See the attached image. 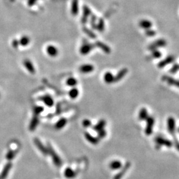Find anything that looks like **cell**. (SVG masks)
Masks as SVG:
<instances>
[{
	"mask_svg": "<svg viewBox=\"0 0 179 179\" xmlns=\"http://www.w3.org/2000/svg\"><path fill=\"white\" fill-rule=\"evenodd\" d=\"M47 149H48L49 154L51 156L54 165L57 167H60L62 166V160H61L59 156L56 153V151L54 150V149L53 148V147L51 146V145L49 143L48 145H47Z\"/></svg>",
	"mask_w": 179,
	"mask_h": 179,
	"instance_id": "obj_1",
	"label": "cell"
},
{
	"mask_svg": "<svg viewBox=\"0 0 179 179\" xmlns=\"http://www.w3.org/2000/svg\"><path fill=\"white\" fill-rule=\"evenodd\" d=\"M146 121V128L145 130V133L146 135H151L153 133V127L155 125V118L153 116H149L147 117Z\"/></svg>",
	"mask_w": 179,
	"mask_h": 179,
	"instance_id": "obj_2",
	"label": "cell"
},
{
	"mask_svg": "<svg viewBox=\"0 0 179 179\" xmlns=\"http://www.w3.org/2000/svg\"><path fill=\"white\" fill-rule=\"evenodd\" d=\"M155 142L157 145H158L160 147L161 146H165L167 147H171L173 146V143H172L170 140L165 139L164 137H156L155 138Z\"/></svg>",
	"mask_w": 179,
	"mask_h": 179,
	"instance_id": "obj_3",
	"label": "cell"
},
{
	"mask_svg": "<svg viewBox=\"0 0 179 179\" xmlns=\"http://www.w3.org/2000/svg\"><path fill=\"white\" fill-rule=\"evenodd\" d=\"M33 141L36 147H37L38 150H39L40 152L43 153V155L45 156H47L49 155V151H48V149H47V147H45L44 145L43 144V143L40 141L38 138L35 137V139H33Z\"/></svg>",
	"mask_w": 179,
	"mask_h": 179,
	"instance_id": "obj_4",
	"label": "cell"
},
{
	"mask_svg": "<svg viewBox=\"0 0 179 179\" xmlns=\"http://www.w3.org/2000/svg\"><path fill=\"white\" fill-rule=\"evenodd\" d=\"M167 129L171 135H174L176 130V121L173 117H169L167 119Z\"/></svg>",
	"mask_w": 179,
	"mask_h": 179,
	"instance_id": "obj_5",
	"label": "cell"
},
{
	"mask_svg": "<svg viewBox=\"0 0 179 179\" xmlns=\"http://www.w3.org/2000/svg\"><path fill=\"white\" fill-rule=\"evenodd\" d=\"M130 167H131V163L127 162L125 165H124L123 167H121V171L115 174L114 177V179H121L123 178V176L125 175V174L127 173V171H128V169L130 168Z\"/></svg>",
	"mask_w": 179,
	"mask_h": 179,
	"instance_id": "obj_6",
	"label": "cell"
},
{
	"mask_svg": "<svg viewBox=\"0 0 179 179\" xmlns=\"http://www.w3.org/2000/svg\"><path fill=\"white\" fill-rule=\"evenodd\" d=\"M167 43L164 39H159L158 40H156L155 42H154L153 44L150 45L148 47V49L149 51H155L157 48H160V47H163L166 46Z\"/></svg>",
	"mask_w": 179,
	"mask_h": 179,
	"instance_id": "obj_7",
	"label": "cell"
},
{
	"mask_svg": "<svg viewBox=\"0 0 179 179\" xmlns=\"http://www.w3.org/2000/svg\"><path fill=\"white\" fill-rule=\"evenodd\" d=\"M162 80L167 82L170 86H176L179 88V80H176L173 77L169 76H163Z\"/></svg>",
	"mask_w": 179,
	"mask_h": 179,
	"instance_id": "obj_8",
	"label": "cell"
},
{
	"mask_svg": "<svg viewBox=\"0 0 179 179\" xmlns=\"http://www.w3.org/2000/svg\"><path fill=\"white\" fill-rule=\"evenodd\" d=\"M175 60V58L173 56H169L165 58L164 60H163L161 61H160L158 64V68H163L165 67H166L167 65H168L171 63L173 62Z\"/></svg>",
	"mask_w": 179,
	"mask_h": 179,
	"instance_id": "obj_9",
	"label": "cell"
},
{
	"mask_svg": "<svg viewBox=\"0 0 179 179\" xmlns=\"http://www.w3.org/2000/svg\"><path fill=\"white\" fill-rule=\"evenodd\" d=\"M11 167H12V164H11V163L9 162L7 163L5 166H4L3 171H1V175H0V178L5 179L7 178V176H8L9 173H10V170L11 169Z\"/></svg>",
	"mask_w": 179,
	"mask_h": 179,
	"instance_id": "obj_10",
	"label": "cell"
},
{
	"mask_svg": "<svg viewBox=\"0 0 179 179\" xmlns=\"http://www.w3.org/2000/svg\"><path fill=\"white\" fill-rule=\"evenodd\" d=\"M45 105L48 106V107H52L54 104V100L53 98L49 95H45L39 98Z\"/></svg>",
	"mask_w": 179,
	"mask_h": 179,
	"instance_id": "obj_11",
	"label": "cell"
},
{
	"mask_svg": "<svg viewBox=\"0 0 179 179\" xmlns=\"http://www.w3.org/2000/svg\"><path fill=\"white\" fill-rule=\"evenodd\" d=\"M84 136H85L86 139L87 141L89 143H90L91 144L94 145L98 144V143L99 141V138L94 137V136H92L91 134H90V133H88V132L84 133Z\"/></svg>",
	"mask_w": 179,
	"mask_h": 179,
	"instance_id": "obj_12",
	"label": "cell"
},
{
	"mask_svg": "<svg viewBox=\"0 0 179 179\" xmlns=\"http://www.w3.org/2000/svg\"><path fill=\"white\" fill-rule=\"evenodd\" d=\"M128 70L126 68H124V69H122L121 70L117 72V74H116V76H115V80L114 82H119L121 80L122 78H123L124 77L126 76V74H128Z\"/></svg>",
	"mask_w": 179,
	"mask_h": 179,
	"instance_id": "obj_13",
	"label": "cell"
},
{
	"mask_svg": "<svg viewBox=\"0 0 179 179\" xmlns=\"http://www.w3.org/2000/svg\"><path fill=\"white\" fill-rule=\"evenodd\" d=\"M104 80L106 84H110L114 82L115 76H114V74H113L112 72H106L105 74H104Z\"/></svg>",
	"mask_w": 179,
	"mask_h": 179,
	"instance_id": "obj_14",
	"label": "cell"
},
{
	"mask_svg": "<svg viewBox=\"0 0 179 179\" xmlns=\"http://www.w3.org/2000/svg\"><path fill=\"white\" fill-rule=\"evenodd\" d=\"M139 25L140 27H141V28L145 29V30H147V29H149L151 28L153 24H152V23H151L150 21H149V20L142 19L139 21Z\"/></svg>",
	"mask_w": 179,
	"mask_h": 179,
	"instance_id": "obj_15",
	"label": "cell"
},
{
	"mask_svg": "<svg viewBox=\"0 0 179 179\" xmlns=\"http://www.w3.org/2000/svg\"><path fill=\"white\" fill-rule=\"evenodd\" d=\"M149 117L148 111H147L145 108H143L139 110V115H138V117L140 121H145Z\"/></svg>",
	"mask_w": 179,
	"mask_h": 179,
	"instance_id": "obj_16",
	"label": "cell"
},
{
	"mask_svg": "<svg viewBox=\"0 0 179 179\" xmlns=\"http://www.w3.org/2000/svg\"><path fill=\"white\" fill-rule=\"evenodd\" d=\"M38 122H39V119H38V116H37V115H34L33 119H31L30 125H29V130L31 131H35L38 126Z\"/></svg>",
	"mask_w": 179,
	"mask_h": 179,
	"instance_id": "obj_17",
	"label": "cell"
},
{
	"mask_svg": "<svg viewBox=\"0 0 179 179\" xmlns=\"http://www.w3.org/2000/svg\"><path fill=\"white\" fill-rule=\"evenodd\" d=\"M64 174L65 177L69 179L74 178L76 176V172L74 171L73 169L70 168V167H68V168H67L64 170Z\"/></svg>",
	"mask_w": 179,
	"mask_h": 179,
	"instance_id": "obj_18",
	"label": "cell"
},
{
	"mask_svg": "<svg viewBox=\"0 0 179 179\" xmlns=\"http://www.w3.org/2000/svg\"><path fill=\"white\" fill-rule=\"evenodd\" d=\"M106 126V121L105 119H100L98 121V123L96 124V125H95L94 127H93V129L94 130L97 131H99L101 130H102L104 129Z\"/></svg>",
	"mask_w": 179,
	"mask_h": 179,
	"instance_id": "obj_19",
	"label": "cell"
},
{
	"mask_svg": "<svg viewBox=\"0 0 179 179\" xmlns=\"http://www.w3.org/2000/svg\"><path fill=\"white\" fill-rule=\"evenodd\" d=\"M94 67L91 64H84L81 66L80 68V71L82 73H90L94 71Z\"/></svg>",
	"mask_w": 179,
	"mask_h": 179,
	"instance_id": "obj_20",
	"label": "cell"
},
{
	"mask_svg": "<svg viewBox=\"0 0 179 179\" xmlns=\"http://www.w3.org/2000/svg\"><path fill=\"white\" fill-rule=\"evenodd\" d=\"M122 167V163L119 160H115L110 163V168L112 170H118Z\"/></svg>",
	"mask_w": 179,
	"mask_h": 179,
	"instance_id": "obj_21",
	"label": "cell"
},
{
	"mask_svg": "<svg viewBox=\"0 0 179 179\" xmlns=\"http://www.w3.org/2000/svg\"><path fill=\"white\" fill-rule=\"evenodd\" d=\"M67 119L65 118H61L58 121L56 122L55 124V128L56 130H61L64 127L67 125Z\"/></svg>",
	"mask_w": 179,
	"mask_h": 179,
	"instance_id": "obj_22",
	"label": "cell"
},
{
	"mask_svg": "<svg viewBox=\"0 0 179 179\" xmlns=\"http://www.w3.org/2000/svg\"><path fill=\"white\" fill-rule=\"evenodd\" d=\"M78 94H79V91L76 88H72L69 92V96L71 97L72 99L76 98L78 96Z\"/></svg>",
	"mask_w": 179,
	"mask_h": 179,
	"instance_id": "obj_23",
	"label": "cell"
},
{
	"mask_svg": "<svg viewBox=\"0 0 179 179\" xmlns=\"http://www.w3.org/2000/svg\"><path fill=\"white\" fill-rule=\"evenodd\" d=\"M17 153V151L14 150H10L8 152V153L6 154V158L7 160H11L12 159L14 158Z\"/></svg>",
	"mask_w": 179,
	"mask_h": 179,
	"instance_id": "obj_24",
	"label": "cell"
},
{
	"mask_svg": "<svg viewBox=\"0 0 179 179\" xmlns=\"http://www.w3.org/2000/svg\"><path fill=\"white\" fill-rule=\"evenodd\" d=\"M43 110H44V108L41 107V106H35V107L33 108L34 115H37V116H38V115L40 114L43 112Z\"/></svg>",
	"mask_w": 179,
	"mask_h": 179,
	"instance_id": "obj_25",
	"label": "cell"
},
{
	"mask_svg": "<svg viewBox=\"0 0 179 179\" xmlns=\"http://www.w3.org/2000/svg\"><path fill=\"white\" fill-rule=\"evenodd\" d=\"M77 83H78V81H77L76 79L74 78H70L68 79L67 81V85L71 87L75 86L77 84Z\"/></svg>",
	"mask_w": 179,
	"mask_h": 179,
	"instance_id": "obj_26",
	"label": "cell"
},
{
	"mask_svg": "<svg viewBox=\"0 0 179 179\" xmlns=\"http://www.w3.org/2000/svg\"><path fill=\"white\" fill-rule=\"evenodd\" d=\"M25 65L27 70H28L31 73H34V72H35V69H34V67H33L32 64H31L29 61H25Z\"/></svg>",
	"mask_w": 179,
	"mask_h": 179,
	"instance_id": "obj_27",
	"label": "cell"
},
{
	"mask_svg": "<svg viewBox=\"0 0 179 179\" xmlns=\"http://www.w3.org/2000/svg\"><path fill=\"white\" fill-rule=\"evenodd\" d=\"M99 47H100V49H102L106 53H107V54L110 53V52H111L110 48V47H108L107 45H104L103 43H99Z\"/></svg>",
	"mask_w": 179,
	"mask_h": 179,
	"instance_id": "obj_28",
	"label": "cell"
},
{
	"mask_svg": "<svg viewBox=\"0 0 179 179\" xmlns=\"http://www.w3.org/2000/svg\"><path fill=\"white\" fill-rule=\"evenodd\" d=\"M161 56V53H160V51H157V50H155V51H153V53L151 54V56L149 57H152L153 58H158Z\"/></svg>",
	"mask_w": 179,
	"mask_h": 179,
	"instance_id": "obj_29",
	"label": "cell"
},
{
	"mask_svg": "<svg viewBox=\"0 0 179 179\" xmlns=\"http://www.w3.org/2000/svg\"><path fill=\"white\" fill-rule=\"evenodd\" d=\"M107 135V133H106V131L104 130H102L99 131H98V138L99 139H103Z\"/></svg>",
	"mask_w": 179,
	"mask_h": 179,
	"instance_id": "obj_30",
	"label": "cell"
},
{
	"mask_svg": "<svg viewBox=\"0 0 179 179\" xmlns=\"http://www.w3.org/2000/svg\"><path fill=\"white\" fill-rule=\"evenodd\" d=\"M179 70V65L178 64H174L173 67H172L171 69L170 70V72L173 74H175L176 72H177Z\"/></svg>",
	"mask_w": 179,
	"mask_h": 179,
	"instance_id": "obj_31",
	"label": "cell"
},
{
	"mask_svg": "<svg viewBox=\"0 0 179 179\" xmlns=\"http://www.w3.org/2000/svg\"><path fill=\"white\" fill-rule=\"evenodd\" d=\"M82 125H83L84 127V128H89V127L91 126L92 122H91V121H90V120L88 119H86L82 121Z\"/></svg>",
	"mask_w": 179,
	"mask_h": 179,
	"instance_id": "obj_32",
	"label": "cell"
},
{
	"mask_svg": "<svg viewBox=\"0 0 179 179\" xmlns=\"http://www.w3.org/2000/svg\"><path fill=\"white\" fill-rule=\"evenodd\" d=\"M155 34H156L155 31L153 30H151L150 29H147L145 31V35L147 36H148V37H153V36L155 35Z\"/></svg>",
	"mask_w": 179,
	"mask_h": 179,
	"instance_id": "obj_33",
	"label": "cell"
},
{
	"mask_svg": "<svg viewBox=\"0 0 179 179\" xmlns=\"http://www.w3.org/2000/svg\"><path fill=\"white\" fill-rule=\"evenodd\" d=\"M174 145H175L176 149L179 151V142L177 141H175V142H174Z\"/></svg>",
	"mask_w": 179,
	"mask_h": 179,
	"instance_id": "obj_34",
	"label": "cell"
},
{
	"mask_svg": "<svg viewBox=\"0 0 179 179\" xmlns=\"http://www.w3.org/2000/svg\"><path fill=\"white\" fill-rule=\"evenodd\" d=\"M178 132H179V128H178Z\"/></svg>",
	"mask_w": 179,
	"mask_h": 179,
	"instance_id": "obj_35",
	"label": "cell"
},
{
	"mask_svg": "<svg viewBox=\"0 0 179 179\" xmlns=\"http://www.w3.org/2000/svg\"><path fill=\"white\" fill-rule=\"evenodd\" d=\"M0 179H1V178H0Z\"/></svg>",
	"mask_w": 179,
	"mask_h": 179,
	"instance_id": "obj_36",
	"label": "cell"
}]
</instances>
